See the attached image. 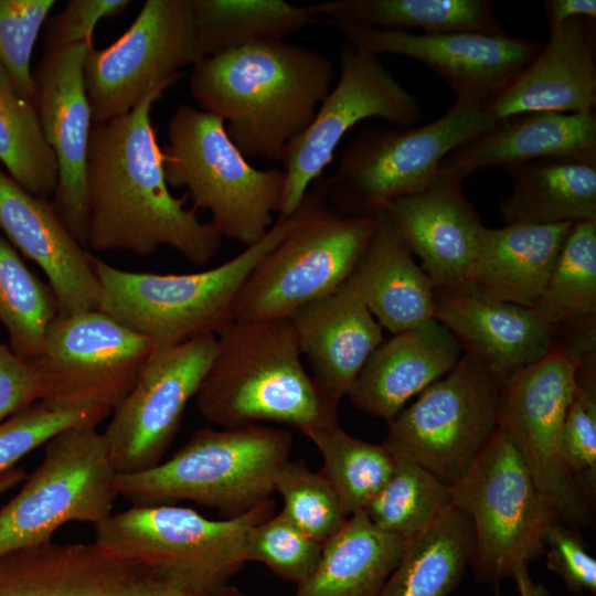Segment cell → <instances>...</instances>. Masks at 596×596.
Masks as SVG:
<instances>
[{"label":"cell","mask_w":596,"mask_h":596,"mask_svg":"<svg viewBox=\"0 0 596 596\" xmlns=\"http://www.w3.org/2000/svg\"><path fill=\"white\" fill-rule=\"evenodd\" d=\"M336 25L354 24L422 34L505 33L488 0H332L310 6Z\"/></svg>","instance_id":"32"},{"label":"cell","mask_w":596,"mask_h":596,"mask_svg":"<svg viewBox=\"0 0 596 596\" xmlns=\"http://www.w3.org/2000/svg\"><path fill=\"white\" fill-rule=\"evenodd\" d=\"M215 350L214 334L153 349L102 432L117 473L143 471L162 461Z\"/></svg>","instance_id":"16"},{"label":"cell","mask_w":596,"mask_h":596,"mask_svg":"<svg viewBox=\"0 0 596 596\" xmlns=\"http://www.w3.org/2000/svg\"><path fill=\"white\" fill-rule=\"evenodd\" d=\"M587 359L577 371L576 387L561 436L565 466L578 490L590 503L596 488V360Z\"/></svg>","instance_id":"42"},{"label":"cell","mask_w":596,"mask_h":596,"mask_svg":"<svg viewBox=\"0 0 596 596\" xmlns=\"http://www.w3.org/2000/svg\"><path fill=\"white\" fill-rule=\"evenodd\" d=\"M494 589H493V595L492 596H501V593H500V586H498L499 584H494Z\"/></svg>","instance_id":"51"},{"label":"cell","mask_w":596,"mask_h":596,"mask_svg":"<svg viewBox=\"0 0 596 596\" xmlns=\"http://www.w3.org/2000/svg\"><path fill=\"white\" fill-rule=\"evenodd\" d=\"M374 216H345L324 202L254 268L236 299L234 321L289 319L354 270Z\"/></svg>","instance_id":"13"},{"label":"cell","mask_w":596,"mask_h":596,"mask_svg":"<svg viewBox=\"0 0 596 596\" xmlns=\"http://www.w3.org/2000/svg\"><path fill=\"white\" fill-rule=\"evenodd\" d=\"M494 123L483 105L455 100L443 116L419 127L363 129L334 172L317 180L316 190L338 214L374 216L392 201L426 189L451 150Z\"/></svg>","instance_id":"7"},{"label":"cell","mask_w":596,"mask_h":596,"mask_svg":"<svg viewBox=\"0 0 596 596\" xmlns=\"http://www.w3.org/2000/svg\"><path fill=\"white\" fill-rule=\"evenodd\" d=\"M408 541L358 511L322 544L316 566L292 596H379Z\"/></svg>","instance_id":"30"},{"label":"cell","mask_w":596,"mask_h":596,"mask_svg":"<svg viewBox=\"0 0 596 596\" xmlns=\"http://www.w3.org/2000/svg\"><path fill=\"white\" fill-rule=\"evenodd\" d=\"M322 456L319 471L336 491L348 517L364 510L394 470V456L344 432L339 423L304 433Z\"/></svg>","instance_id":"37"},{"label":"cell","mask_w":596,"mask_h":596,"mask_svg":"<svg viewBox=\"0 0 596 596\" xmlns=\"http://www.w3.org/2000/svg\"><path fill=\"white\" fill-rule=\"evenodd\" d=\"M0 596H247L179 584L155 567L93 543L52 541L0 555Z\"/></svg>","instance_id":"18"},{"label":"cell","mask_w":596,"mask_h":596,"mask_svg":"<svg viewBox=\"0 0 596 596\" xmlns=\"http://www.w3.org/2000/svg\"><path fill=\"white\" fill-rule=\"evenodd\" d=\"M158 344L100 310L57 315L36 362L44 400L113 412Z\"/></svg>","instance_id":"17"},{"label":"cell","mask_w":596,"mask_h":596,"mask_svg":"<svg viewBox=\"0 0 596 596\" xmlns=\"http://www.w3.org/2000/svg\"><path fill=\"white\" fill-rule=\"evenodd\" d=\"M372 117L398 127L422 117L417 100L385 68L379 56L345 43L340 75L310 125L286 148L281 162L285 185L278 215H291L309 185L320 179L347 131Z\"/></svg>","instance_id":"15"},{"label":"cell","mask_w":596,"mask_h":596,"mask_svg":"<svg viewBox=\"0 0 596 596\" xmlns=\"http://www.w3.org/2000/svg\"><path fill=\"white\" fill-rule=\"evenodd\" d=\"M110 414L95 406L39 401L0 422V473L60 432L77 425H98Z\"/></svg>","instance_id":"41"},{"label":"cell","mask_w":596,"mask_h":596,"mask_svg":"<svg viewBox=\"0 0 596 596\" xmlns=\"http://www.w3.org/2000/svg\"><path fill=\"white\" fill-rule=\"evenodd\" d=\"M324 203L308 191L291 215H278L266 234L213 268L191 274L119 269L91 254L102 296L98 310L157 344L217 336L234 321L238 294L263 257Z\"/></svg>","instance_id":"4"},{"label":"cell","mask_w":596,"mask_h":596,"mask_svg":"<svg viewBox=\"0 0 596 596\" xmlns=\"http://www.w3.org/2000/svg\"><path fill=\"white\" fill-rule=\"evenodd\" d=\"M167 183L187 189L195 210H206L222 237L249 246L279 212L285 172L251 166L228 137L223 120L180 105L168 123L162 148Z\"/></svg>","instance_id":"6"},{"label":"cell","mask_w":596,"mask_h":596,"mask_svg":"<svg viewBox=\"0 0 596 596\" xmlns=\"http://www.w3.org/2000/svg\"><path fill=\"white\" fill-rule=\"evenodd\" d=\"M532 309L555 333L570 331L566 340L595 339L596 222L572 226Z\"/></svg>","instance_id":"34"},{"label":"cell","mask_w":596,"mask_h":596,"mask_svg":"<svg viewBox=\"0 0 596 596\" xmlns=\"http://www.w3.org/2000/svg\"><path fill=\"white\" fill-rule=\"evenodd\" d=\"M25 478V471L18 467H13L0 473V497Z\"/></svg>","instance_id":"50"},{"label":"cell","mask_w":596,"mask_h":596,"mask_svg":"<svg viewBox=\"0 0 596 596\" xmlns=\"http://www.w3.org/2000/svg\"><path fill=\"white\" fill-rule=\"evenodd\" d=\"M56 316L51 287L28 268L11 243L0 235V321L8 331L10 349L21 358L36 361Z\"/></svg>","instance_id":"38"},{"label":"cell","mask_w":596,"mask_h":596,"mask_svg":"<svg viewBox=\"0 0 596 596\" xmlns=\"http://www.w3.org/2000/svg\"><path fill=\"white\" fill-rule=\"evenodd\" d=\"M449 490L453 505L472 522L469 567L478 583L512 578L521 566L543 556L546 532L558 519L501 428Z\"/></svg>","instance_id":"9"},{"label":"cell","mask_w":596,"mask_h":596,"mask_svg":"<svg viewBox=\"0 0 596 596\" xmlns=\"http://www.w3.org/2000/svg\"><path fill=\"white\" fill-rule=\"evenodd\" d=\"M337 26L351 46L375 56L396 54L416 60L447 83L456 100L483 106L543 47L535 40L507 33L416 34L354 24Z\"/></svg>","instance_id":"19"},{"label":"cell","mask_w":596,"mask_h":596,"mask_svg":"<svg viewBox=\"0 0 596 596\" xmlns=\"http://www.w3.org/2000/svg\"><path fill=\"white\" fill-rule=\"evenodd\" d=\"M549 33L575 18L596 20L595 0H546L543 2Z\"/></svg>","instance_id":"48"},{"label":"cell","mask_w":596,"mask_h":596,"mask_svg":"<svg viewBox=\"0 0 596 596\" xmlns=\"http://www.w3.org/2000/svg\"><path fill=\"white\" fill-rule=\"evenodd\" d=\"M473 526L453 503L411 539L379 596H448L470 564Z\"/></svg>","instance_id":"33"},{"label":"cell","mask_w":596,"mask_h":596,"mask_svg":"<svg viewBox=\"0 0 596 596\" xmlns=\"http://www.w3.org/2000/svg\"><path fill=\"white\" fill-rule=\"evenodd\" d=\"M0 230L44 272L57 315L99 308L102 288L91 254L61 221L52 201L24 190L1 167Z\"/></svg>","instance_id":"22"},{"label":"cell","mask_w":596,"mask_h":596,"mask_svg":"<svg viewBox=\"0 0 596 596\" xmlns=\"http://www.w3.org/2000/svg\"><path fill=\"white\" fill-rule=\"evenodd\" d=\"M500 385L483 363L464 352L447 374L387 422L383 445L455 483L498 428Z\"/></svg>","instance_id":"12"},{"label":"cell","mask_w":596,"mask_h":596,"mask_svg":"<svg viewBox=\"0 0 596 596\" xmlns=\"http://www.w3.org/2000/svg\"><path fill=\"white\" fill-rule=\"evenodd\" d=\"M274 510L269 498L241 515L212 520L175 504H132L95 525V542L183 586L214 592L243 570L247 531Z\"/></svg>","instance_id":"8"},{"label":"cell","mask_w":596,"mask_h":596,"mask_svg":"<svg viewBox=\"0 0 596 596\" xmlns=\"http://www.w3.org/2000/svg\"><path fill=\"white\" fill-rule=\"evenodd\" d=\"M202 60L191 0H147L110 46L92 45L84 83L92 123L129 113L151 91L175 84L181 68Z\"/></svg>","instance_id":"14"},{"label":"cell","mask_w":596,"mask_h":596,"mask_svg":"<svg viewBox=\"0 0 596 596\" xmlns=\"http://www.w3.org/2000/svg\"><path fill=\"white\" fill-rule=\"evenodd\" d=\"M574 224L511 223L482 231L468 290L532 308Z\"/></svg>","instance_id":"28"},{"label":"cell","mask_w":596,"mask_h":596,"mask_svg":"<svg viewBox=\"0 0 596 596\" xmlns=\"http://www.w3.org/2000/svg\"><path fill=\"white\" fill-rule=\"evenodd\" d=\"M519 596H551L544 584L535 582L529 572V565L521 566L512 577Z\"/></svg>","instance_id":"49"},{"label":"cell","mask_w":596,"mask_h":596,"mask_svg":"<svg viewBox=\"0 0 596 596\" xmlns=\"http://www.w3.org/2000/svg\"><path fill=\"white\" fill-rule=\"evenodd\" d=\"M331 61L285 41L246 45L207 56L191 70L200 108L221 118L245 158L281 161L332 88Z\"/></svg>","instance_id":"2"},{"label":"cell","mask_w":596,"mask_h":596,"mask_svg":"<svg viewBox=\"0 0 596 596\" xmlns=\"http://www.w3.org/2000/svg\"><path fill=\"white\" fill-rule=\"evenodd\" d=\"M546 568L557 574L571 594H596V560L587 551L577 530L560 521L544 540Z\"/></svg>","instance_id":"45"},{"label":"cell","mask_w":596,"mask_h":596,"mask_svg":"<svg viewBox=\"0 0 596 596\" xmlns=\"http://www.w3.org/2000/svg\"><path fill=\"white\" fill-rule=\"evenodd\" d=\"M274 488L284 500L281 512L321 545L349 518L327 479L302 460L284 461L275 475Z\"/></svg>","instance_id":"40"},{"label":"cell","mask_w":596,"mask_h":596,"mask_svg":"<svg viewBox=\"0 0 596 596\" xmlns=\"http://www.w3.org/2000/svg\"><path fill=\"white\" fill-rule=\"evenodd\" d=\"M289 320L312 377L339 405L383 342L382 327L350 277L331 292L299 308Z\"/></svg>","instance_id":"24"},{"label":"cell","mask_w":596,"mask_h":596,"mask_svg":"<svg viewBox=\"0 0 596 596\" xmlns=\"http://www.w3.org/2000/svg\"><path fill=\"white\" fill-rule=\"evenodd\" d=\"M433 317L502 381L540 358L556 339L532 308L491 300L468 289H434Z\"/></svg>","instance_id":"25"},{"label":"cell","mask_w":596,"mask_h":596,"mask_svg":"<svg viewBox=\"0 0 596 596\" xmlns=\"http://www.w3.org/2000/svg\"><path fill=\"white\" fill-rule=\"evenodd\" d=\"M116 476L97 425L72 426L53 436L40 465L0 509V555L50 542L68 522L105 521L118 497Z\"/></svg>","instance_id":"11"},{"label":"cell","mask_w":596,"mask_h":596,"mask_svg":"<svg viewBox=\"0 0 596 596\" xmlns=\"http://www.w3.org/2000/svg\"><path fill=\"white\" fill-rule=\"evenodd\" d=\"M350 279L382 328L392 334L434 318V288L384 211Z\"/></svg>","instance_id":"29"},{"label":"cell","mask_w":596,"mask_h":596,"mask_svg":"<svg viewBox=\"0 0 596 596\" xmlns=\"http://www.w3.org/2000/svg\"><path fill=\"white\" fill-rule=\"evenodd\" d=\"M93 42L45 53L33 75L42 132L57 164L53 207L72 233L86 245L87 153L92 115L84 83V63Z\"/></svg>","instance_id":"20"},{"label":"cell","mask_w":596,"mask_h":596,"mask_svg":"<svg viewBox=\"0 0 596 596\" xmlns=\"http://www.w3.org/2000/svg\"><path fill=\"white\" fill-rule=\"evenodd\" d=\"M129 0H71L50 20L44 35L45 53L83 42H93L96 24L124 12Z\"/></svg>","instance_id":"46"},{"label":"cell","mask_w":596,"mask_h":596,"mask_svg":"<svg viewBox=\"0 0 596 596\" xmlns=\"http://www.w3.org/2000/svg\"><path fill=\"white\" fill-rule=\"evenodd\" d=\"M382 211L392 221L434 289H467L485 225L462 192V182L439 171L423 191Z\"/></svg>","instance_id":"21"},{"label":"cell","mask_w":596,"mask_h":596,"mask_svg":"<svg viewBox=\"0 0 596 596\" xmlns=\"http://www.w3.org/2000/svg\"><path fill=\"white\" fill-rule=\"evenodd\" d=\"M462 354L456 337L432 318L383 340L348 396L355 407L390 422L409 398L447 374Z\"/></svg>","instance_id":"27"},{"label":"cell","mask_w":596,"mask_h":596,"mask_svg":"<svg viewBox=\"0 0 596 596\" xmlns=\"http://www.w3.org/2000/svg\"><path fill=\"white\" fill-rule=\"evenodd\" d=\"M549 34L538 55L486 104L493 119L531 111H595V20L575 18Z\"/></svg>","instance_id":"23"},{"label":"cell","mask_w":596,"mask_h":596,"mask_svg":"<svg viewBox=\"0 0 596 596\" xmlns=\"http://www.w3.org/2000/svg\"><path fill=\"white\" fill-rule=\"evenodd\" d=\"M394 460L390 479L364 512L382 531L411 540L451 504L449 485L406 457Z\"/></svg>","instance_id":"39"},{"label":"cell","mask_w":596,"mask_h":596,"mask_svg":"<svg viewBox=\"0 0 596 596\" xmlns=\"http://www.w3.org/2000/svg\"><path fill=\"white\" fill-rule=\"evenodd\" d=\"M54 0H0V63L21 97L33 104L31 57Z\"/></svg>","instance_id":"44"},{"label":"cell","mask_w":596,"mask_h":596,"mask_svg":"<svg viewBox=\"0 0 596 596\" xmlns=\"http://www.w3.org/2000/svg\"><path fill=\"white\" fill-rule=\"evenodd\" d=\"M195 401L221 428L269 422L304 434L338 423L339 405L307 372L289 319L233 321L219 333Z\"/></svg>","instance_id":"3"},{"label":"cell","mask_w":596,"mask_h":596,"mask_svg":"<svg viewBox=\"0 0 596 596\" xmlns=\"http://www.w3.org/2000/svg\"><path fill=\"white\" fill-rule=\"evenodd\" d=\"M0 162L9 177L44 199L57 185V164L46 142L34 105L19 95L0 63Z\"/></svg>","instance_id":"36"},{"label":"cell","mask_w":596,"mask_h":596,"mask_svg":"<svg viewBox=\"0 0 596 596\" xmlns=\"http://www.w3.org/2000/svg\"><path fill=\"white\" fill-rule=\"evenodd\" d=\"M534 160H596V113L531 111L496 120L451 150L439 171L464 182L483 168Z\"/></svg>","instance_id":"26"},{"label":"cell","mask_w":596,"mask_h":596,"mask_svg":"<svg viewBox=\"0 0 596 596\" xmlns=\"http://www.w3.org/2000/svg\"><path fill=\"white\" fill-rule=\"evenodd\" d=\"M592 356L556 338L542 358L505 377L499 392L498 427L558 521L576 530L590 522L592 508L565 466L561 436L578 368Z\"/></svg>","instance_id":"10"},{"label":"cell","mask_w":596,"mask_h":596,"mask_svg":"<svg viewBox=\"0 0 596 596\" xmlns=\"http://www.w3.org/2000/svg\"><path fill=\"white\" fill-rule=\"evenodd\" d=\"M291 445L290 432L263 424L200 428L170 459L117 473L116 491L135 505L191 501L237 517L275 492V475Z\"/></svg>","instance_id":"5"},{"label":"cell","mask_w":596,"mask_h":596,"mask_svg":"<svg viewBox=\"0 0 596 596\" xmlns=\"http://www.w3.org/2000/svg\"><path fill=\"white\" fill-rule=\"evenodd\" d=\"M244 547L247 562H260L281 579L297 585L316 566L322 545L280 512L252 526Z\"/></svg>","instance_id":"43"},{"label":"cell","mask_w":596,"mask_h":596,"mask_svg":"<svg viewBox=\"0 0 596 596\" xmlns=\"http://www.w3.org/2000/svg\"><path fill=\"white\" fill-rule=\"evenodd\" d=\"M511 193L500 202L505 224L596 222V160H534L502 167Z\"/></svg>","instance_id":"31"},{"label":"cell","mask_w":596,"mask_h":596,"mask_svg":"<svg viewBox=\"0 0 596 596\" xmlns=\"http://www.w3.org/2000/svg\"><path fill=\"white\" fill-rule=\"evenodd\" d=\"M46 384L36 361L0 343V422L44 400Z\"/></svg>","instance_id":"47"},{"label":"cell","mask_w":596,"mask_h":596,"mask_svg":"<svg viewBox=\"0 0 596 596\" xmlns=\"http://www.w3.org/2000/svg\"><path fill=\"white\" fill-rule=\"evenodd\" d=\"M168 87L147 94L129 113L93 124L87 153L86 245L94 251H126L140 256L169 246L189 262L205 265L222 236L201 222L187 198L167 183L163 152L151 124V109Z\"/></svg>","instance_id":"1"},{"label":"cell","mask_w":596,"mask_h":596,"mask_svg":"<svg viewBox=\"0 0 596 596\" xmlns=\"http://www.w3.org/2000/svg\"><path fill=\"white\" fill-rule=\"evenodd\" d=\"M202 58L284 41L312 18L310 6L284 0H191Z\"/></svg>","instance_id":"35"}]
</instances>
